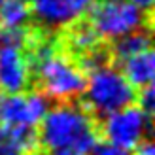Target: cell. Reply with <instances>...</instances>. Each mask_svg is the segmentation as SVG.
<instances>
[{
  "instance_id": "cell-6",
  "label": "cell",
  "mask_w": 155,
  "mask_h": 155,
  "mask_svg": "<svg viewBox=\"0 0 155 155\" xmlns=\"http://www.w3.org/2000/svg\"><path fill=\"white\" fill-rule=\"evenodd\" d=\"M49 98L40 91L0 93V125L36 129L49 110Z\"/></svg>"
},
{
  "instance_id": "cell-18",
  "label": "cell",
  "mask_w": 155,
  "mask_h": 155,
  "mask_svg": "<svg viewBox=\"0 0 155 155\" xmlns=\"http://www.w3.org/2000/svg\"><path fill=\"white\" fill-rule=\"evenodd\" d=\"M0 155H25V153H21L19 150H15L13 146L2 142V144H0Z\"/></svg>"
},
{
  "instance_id": "cell-2",
  "label": "cell",
  "mask_w": 155,
  "mask_h": 155,
  "mask_svg": "<svg viewBox=\"0 0 155 155\" xmlns=\"http://www.w3.org/2000/svg\"><path fill=\"white\" fill-rule=\"evenodd\" d=\"M32 64L36 68L38 83L48 98L70 102L83 95L87 76L70 57L55 51V45L48 40L40 42L34 49Z\"/></svg>"
},
{
  "instance_id": "cell-13",
  "label": "cell",
  "mask_w": 155,
  "mask_h": 155,
  "mask_svg": "<svg viewBox=\"0 0 155 155\" xmlns=\"http://www.w3.org/2000/svg\"><path fill=\"white\" fill-rule=\"evenodd\" d=\"M28 42V34L25 28H4L0 27V49L4 48H19L23 49Z\"/></svg>"
},
{
  "instance_id": "cell-5",
  "label": "cell",
  "mask_w": 155,
  "mask_h": 155,
  "mask_svg": "<svg viewBox=\"0 0 155 155\" xmlns=\"http://www.w3.org/2000/svg\"><path fill=\"white\" fill-rule=\"evenodd\" d=\"M151 130V115L142 112L138 106H125L117 112L104 115L102 134L108 144L123 151L134 150Z\"/></svg>"
},
{
  "instance_id": "cell-22",
  "label": "cell",
  "mask_w": 155,
  "mask_h": 155,
  "mask_svg": "<svg viewBox=\"0 0 155 155\" xmlns=\"http://www.w3.org/2000/svg\"><path fill=\"white\" fill-rule=\"evenodd\" d=\"M25 2H32V0H25Z\"/></svg>"
},
{
  "instance_id": "cell-1",
  "label": "cell",
  "mask_w": 155,
  "mask_h": 155,
  "mask_svg": "<svg viewBox=\"0 0 155 155\" xmlns=\"http://www.w3.org/2000/svg\"><path fill=\"white\" fill-rule=\"evenodd\" d=\"M38 140L49 151L74 150L89 155L98 144V134L85 108L72 102H61L49 108L40 121Z\"/></svg>"
},
{
  "instance_id": "cell-20",
  "label": "cell",
  "mask_w": 155,
  "mask_h": 155,
  "mask_svg": "<svg viewBox=\"0 0 155 155\" xmlns=\"http://www.w3.org/2000/svg\"><path fill=\"white\" fill-rule=\"evenodd\" d=\"M51 155H83V153H78L74 150H57V151H51Z\"/></svg>"
},
{
  "instance_id": "cell-17",
  "label": "cell",
  "mask_w": 155,
  "mask_h": 155,
  "mask_svg": "<svg viewBox=\"0 0 155 155\" xmlns=\"http://www.w3.org/2000/svg\"><path fill=\"white\" fill-rule=\"evenodd\" d=\"M134 151H136V155H155V148L150 140H142L134 148Z\"/></svg>"
},
{
  "instance_id": "cell-4",
  "label": "cell",
  "mask_w": 155,
  "mask_h": 155,
  "mask_svg": "<svg viewBox=\"0 0 155 155\" xmlns=\"http://www.w3.org/2000/svg\"><path fill=\"white\" fill-rule=\"evenodd\" d=\"M89 25L102 40L115 42L148 25V12L129 0H100L89 8Z\"/></svg>"
},
{
  "instance_id": "cell-23",
  "label": "cell",
  "mask_w": 155,
  "mask_h": 155,
  "mask_svg": "<svg viewBox=\"0 0 155 155\" xmlns=\"http://www.w3.org/2000/svg\"><path fill=\"white\" fill-rule=\"evenodd\" d=\"M2 2H4V0H0V4H2Z\"/></svg>"
},
{
  "instance_id": "cell-19",
  "label": "cell",
  "mask_w": 155,
  "mask_h": 155,
  "mask_svg": "<svg viewBox=\"0 0 155 155\" xmlns=\"http://www.w3.org/2000/svg\"><path fill=\"white\" fill-rule=\"evenodd\" d=\"M129 2H133L134 6H138L144 12H150L151 6H153V0H129Z\"/></svg>"
},
{
  "instance_id": "cell-9",
  "label": "cell",
  "mask_w": 155,
  "mask_h": 155,
  "mask_svg": "<svg viewBox=\"0 0 155 155\" xmlns=\"http://www.w3.org/2000/svg\"><path fill=\"white\" fill-rule=\"evenodd\" d=\"M30 15L48 28H61L74 23L76 13L70 10L66 0H32Z\"/></svg>"
},
{
  "instance_id": "cell-12",
  "label": "cell",
  "mask_w": 155,
  "mask_h": 155,
  "mask_svg": "<svg viewBox=\"0 0 155 155\" xmlns=\"http://www.w3.org/2000/svg\"><path fill=\"white\" fill-rule=\"evenodd\" d=\"M98 40L100 38L97 36V32L93 30V27L89 23H78L68 32V45L78 55H85V53L97 49Z\"/></svg>"
},
{
  "instance_id": "cell-7",
  "label": "cell",
  "mask_w": 155,
  "mask_h": 155,
  "mask_svg": "<svg viewBox=\"0 0 155 155\" xmlns=\"http://www.w3.org/2000/svg\"><path fill=\"white\" fill-rule=\"evenodd\" d=\"M30 83V63L19 48L0 49V93H23Z\"/></svg>"
},
{
  "instance_id": "cell-8",
  "label": "cell",
  "mask_w": 155,
  "mask_h": 155,
  "mask_svg": "<svg viewBox=\"0 0 155 155\" xmlns=\"http://www.w3.org/2000/svg\"><path fill=\"white\" fill-rule=\"evenodd\" d=\"M119 72L130 83L133 89H144L148 85H153V76H155V55H153V51L146 49L142 53H136L133 57L123 59Z\"/></svg>"
},
{
  "instance_id": "cell-14",
  "label": "cell",
  "mask_w": 155,
  "mask_h": 155,
  "mask_svg": "<svg viewBox=\"0 0 155 155\" xmlns=\"http://www.w3.org/2000/svg\"><path fill=\"white\" fill-rule=\"evenodd\" d=\"M138 108L142 112H146L148 115L153 114V108H155V89L153 85H148V87L140 89V95H138Z\"/></svg>"
},
{
  "instance_id": "cell-16",
  "label": "cell",
  "mask_w": 155,
  "mask_h": 155,
  "mask_svg": "<svg viewBox=\"0 0 155 155\" xmlns=\"http://www.w3.org/2000/svg\"><path fill=\"white\" fill-rule=\"evenodd\" d=\"M66 4L70 6V10L76 13V17H80L81 13L89 12V8L93 6V0H66Z\"/></svg>"
},
{
  "instance_id": "cell-15",
  "label": "cell",
  "mask_w": 155,
  "mask_h": 155,
  "mask_svg": "<svg viewBox=\"0 0 155 155\" xmlns=\"http://www.w3.org/2000/svg\"><path fill=\"white\" fill-rule=\"evenodd\" d=\"M89 155H127V151H123V150H119V148H115V146L106 142V144H97L95 148L91 150Z\"/></svg>"
},
{
  "instance_id": "cell-11",
  "label": "cell",
  "mask_w": 155,
  "mask_h": 155,
  "mask_svg": "<svg viewBox=\"0 0 155 155\" xmlns=\"http://www.w3.org/2000/svg\"><path fill=\"white\" fill-rule=\"evenodd\" d=\"M150 45H151L150 32H146V30H136V32H130V34H127V36H123V38L114 42L112 55L117 61H123L127 57H133L136 53H142L146 49H150Z\"/></svg>"
},
{
  "instance_id": "cell-21",
  "label": "cell",
  "mask_w": 155,
  "mask_h": 155,
  "mask_svg": "<svg viewBox=\"0 0 155 155\" xmlns=\"http://www.w3.org/2000/svg\"><path fill=\"white\" fill-rule=\"evenodd\" d=\"M6 133H8V129H6L4 125H0V144L6 140Z\"/></svg>"
},
{
  "instance_id": "cell-3",
  "label": "cell",
  "mask_w": 155,
  "mask_h": 155,
  "mask_svg": "<svg viewBox=\"0 0 155 155\" xmlns=\"http://www.w3.org/2000/svg\"><path fill=\"white\" fill-rule=\"evenodd\" d=\"M134 98L136 93L130 87V83L123 78V74L117 68L110 64H104L93 70L91 76L87 78L83 91L85 108L98 117H104L112 112L130 106Z\"/></svg>"
},
{
  "instance_id": "cell-10",
  "label": "cell",
  "mask_w": 155,
  "mask_h": 155,
  "mask_svg": "<svg viewBox=\"0 0 155 155\" xmlns=\"http://www.w3.org/2000/svg\"><path fill=\"white\" fill-rule=\"evenodd\" d=\"M30 17V8L25 0H4L0 4V27L4 28H25Z\"/></svg>"
}]
</instances>
